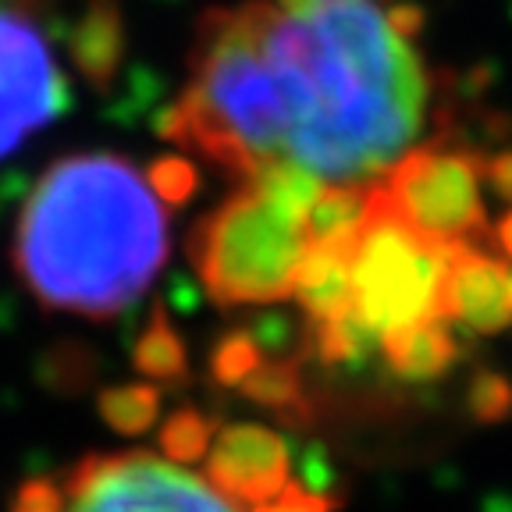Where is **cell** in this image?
I'll return each instance as SVG.
<instances>
[{
	"label": "cell",
	"instance_id": "1",
	"mask_svg": "<svg viewBox=\"0 0 512 512\" xmlns=\"http://www.w3.org/2000/svg\"><path fill=\"white\" fill-rule=\"evenodd\" d=\"M420 22L406 0L210 8L160 132L235 178L292 164L324 185H374L438 132Z\"/></svg>",
	"mask_w": 512,
	"mask_h": 512
},
{
	"label": "cell",
	"instance_id": "2",
	"mask_svg": "<svg viewBox=\"0 0 512 512\" xmlns=\"http://www.w3.org/2000/svg\"><path fill=\"white\" fill-rule=\"evenodd\" d=\"M11 260L47 310L118 317L168 260V203L121 153H68L25 196Z\"/></svg>",
	"mask_w": 512,
	"mask_h": 512
},
{
	"label": "cell",
	"instance_id": "3",
	"mask_svg": "<svg viewBox=\"0 0 512 512\" xmlns=\"http://www.w3.org/2000/svg\"><path fill=\"white\" fill-rule=\"evenodd\" d=\"M185 249L214 306H274L292 299V281L306 253V228L303 217L242 182L239 192L196 221Z\"/></svg>",
	"mask_w": 512,
	"mask_h": 512
},
{
	"label": "cell",
	"instance_id": "4",
	"mask_svg": "<svg viewBox=\"0 0 512 512\" xmlns=\"http://www.w3.org/2000/svg\"><path fill=\"white\" fill-rule=\"evenodd\" d=\"M459 246L416 235L388 203L377 182L367 192V214L349 249L352 313L374 342L409 328L416 320L438 317V285L448 256Z\"/></svg>",
	"mask_w": 512,
	"mask_h": 512
},
{
	"label": "cell",
	"instance_id": "5",
	"mask_svg": "<svg viewBox=\"0 0 512 512\" xmlns=\"http://www.w3.org/2000/svg\"><path fill=\"white\" fill-rule=\"evenodd\" d=\"M11 512H242L203 473L157 452H104L22 488Z\"/></svg>",
	"mask_w": 512,
	"mask_h": 512
},
{
	"label": "cell",
	"instance_id": "6",
	"mask_svg": "<svg viewBox=\"0 0 512 512\" xmlns=\"http://www.w3.org/2000/svg\"><path fill=\"white\" fill-rule=\"evenodd\" d=\"M384 203L438 246H470L488 228L484 157L438 139L402 153L377 182Z\"/></svg>",
	"mask_w": 512,
	"mask_h": 512
},
{
	"label": "cell",
	"instance_id": "7",
	"mask_svg": "<svg viewBox=\"0 0 512 512\" xmlns=\"http://www.w3.org/2000/svg\"><path fill=\"white\" fill-rule=\"evenodd\" d=\"M68 89L47 36L25 11L0 4V160L61 118Z\"/></svg>",
	"mask_w": 512,
	"mask_h": 512
},
{
	"label": "cell",
	"instance_id": "8",
	"mask_svg": "<svg viewBox=\"0 0 512 512\" xmlns=\"http://www.w3.org/2000/svg\"><path fill=\"white\" fill-rule=\"evenodd\" d=\"M203 477L239 509H253L285 491L292 480V456L274 427L232 424L221 427L203 456Z\"/></svg>",
	"mask_w": 512,
	"mask_h": 512
},
{
	"label": "cell",
	"instance_id": "9",
	"mask_svg": "<svg viewBox=\"0 0 512 512\" xmlns=\"http://www.w3.org/2000/svg\"><path fill=\"white\" fill-rule=\"evenodd\" d=\"M438 317L473 335H502L512 328V264L473 246L448 256L438 285Z\"/></svg>",
	"mask_w": 512,
	"mask_h": 512
},
{
	"label": "cell",
	"instance_id": "10",
	"mask_svg": "<svg viewBox=\"0 0 512 512\" xmlns=\"http://www.w3.org/2000/svg\"><path fill=\"white\" fill-rule=\"evenodd\" d=\"M292 299L303 306V313L313 320V328L352 317L349 249L306 246L296 281H292Z\"/></svg>",
	"mask_w": 512,
	"mask_h": 512
},
{
	"label": "cell",
	"instance_id": "11",
	"mask_svg": "<svg viewBox=\"0 0 512 512\" xmlns=\"http://www.w3.org/2000/svg\"><path fill=\"white\" fill-rule=\"evenodd\" d=\"M377 345H381L388 367L406 381H438L459 360V342L441 317L416 320L409 328L384 335Z\"/></svg>",
	"mask_w": 512,
	"mask_h": 512
},
{
	"label": "cell",
	"instance_id": "12",
	"mask_svg": "<svg viewBox=\"0 0 512 512\" xmlns=\"http://www.w3.org/2000/svg\"><path fill=\"white\" fill-rule=\"evenodd\" d=\"M121 18L114 0H89L82 18L75 22L72 40H68V54L79 64V72L86 75L93 86H107L118 72L121 61Z\"/></svg>",
	"mask_w": 512,
	"mask_h": 512
},
{
	"label": "cell",
	"instance_id": "13",
	"mask_svg": "<svg viewBox=\"0 0 512 512\" xmlns=\"http://www.w3.org/2000/svg\"><path fill=\"white\" fill-rule=\"evenodd\" d=\"M136 363L146 377H157V381H182L189 374L185 342L164 313H153L150 328L143 331V338L136 345Z\"/></svg>",
	"mask_w": 512,
	"mask_h": 512
},
{
	"label": "cell",
	"instance_id": "14",
	"mask_svg": "<svg viewBox=\"0 0 512 512\" xmlns=\"http://www.w3.org/2000/svg\"><path fill=\"white\" fill-rule=\"evenodd\" d=\"M242 392L249 395L260 406L274 409L281 416H299L306 413V392H303V377L292 363H274L264 360L253 374L242 381Z\"/></svg>",
	"mask_w": 512,
	"mask_h": 512
},
{
	"label": "cell",
	"instance_id": "15",
	"mask_svg": "<svg viewBox=\"0 0 512 512\" xmlns=\"http://www.w3.org/2000/svg\"><path fill=\"white\" fill-rule=\"evenodd\" d=\"M214 434H217L214 424H210L203 413H196V409H178L168 424H164V431H160V456H168L171 463L189 466L207 456Z\"/></svg>",
	"mask_w": 512,
	"mask_h": 512
},
{
	"label": "cell",
	"instance_id": "16",
	"mask_svg": "<svg viewBox=\"0 0 512 512\" xmlns=\"http://www.w3.org/2000/svg\"><path fill=\"white\" fill-rule=\"evenodd\" d=\"M267 356L260 352V345L253 342V335L239 331V335H228L217 342V349L210 352V374L221 384H232V388H242L249 374H253Z\"/></svg>",
	"mask_w": 512,
	"mask_h": 512
},
{
	"label": "cell",
	"instance_id": "17",
	"mask_svg": "<svg viewBox=\"0 0 512 512\" xmlns=\"http://www.w3.org/2000/svg\"><path fill=\"white\" fill-rule=\"evenodd\" d=\"M104 409L111 416V424L121 427V431H146L157 420L160 399L150 384H128V388L107 395Z\"/></svg>",
	"mask_w": 512,
	"mask_h": 512
},
{
	"label": "cell",
	"instance_id": "18",
	"mask_svg": "<svg viewBox=\"0 0 512 512\" xmlns=\"http://www.w3.org/2000/svg\"><path fill=\"white\" fill-rule=\"evenodd\" d=\"M150 185L157 189V196L164 203H185L196 192V185H200V175H196V168H192L189 160L182 157H160L150 164Z\"/></svg>",
	"mask_w": 512,
	"mask_h": 512
},
{
	"label": "cell",
	"instance_id": "19",
	"mask_svg": "<svg viewBox=\"0 0 512 512\" xmlns=\"http://www.w3.org/2000/svg\"><path fill=\"white\" fill-rule=\"evenodd\" d=\"M470 409L477 420L491 424V420H505L512 413V384L498 374H480L470 384Z\"/></svg>",
	"mask_w": 512,
	"mask_h": 512
},
{
	"label": "cell",
	"instance_id": "20",
	"mask_svg": "<svg viewBox=\"0 0 512 512\" xmlns=\"http://www.w3.org/2000/svg\"><path fill=\"white\" fill-rule=\"evenodd\" d=\"M249 512H335V502L320 491H310L296 480H288L285 491H278L274 498H267L264 505H253Z\"/></svg>",
	"mask_w": 512,
	"mask_h": 512
},
{
	"label": "cell",
	"instance_id": "21",
	"mask_svg": "<svg viewBox=\"0 0 512 512\" xmlns=\"http://www.w3.org/2000/svg\"><path fill=\"white\" fill-rule=\"evenodd\" d=\"M484 189L498 200L512 203V150L484 157Z\"/></svg>",
	"mask_w": 512,
	"mask_h": 512
},
{
	"label": "cell",
	"instance_id": "22",
	"mask_svg": "<svg viewBox=\"0 0 512 512\" xmlns=\"http://www.w3.org/2000/svg\"><path fill=\"white\" fill-rule=\"evenodd\" d=\"M495 242H498V249H502L505 264H512V207L505 210L502 221L495 224Z\"/></svg>",
	"mask_w": 512,
	"mask_h": 512
}]
</instances>
